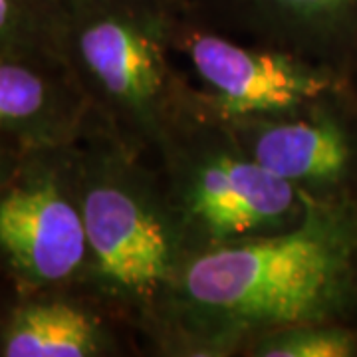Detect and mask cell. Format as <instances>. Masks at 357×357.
Returning <instances> with one entry per match:
<instances>
[{
  "instance_id": "6da1fadb",
  "label": "cell",
  "mask_w": 357,
  "mask_h": 357,
  "mask_svg": "<svg viewBox=\"0 0 357 357\" xmlns=\"http://www.w3.org/2000/svg\"><path fill=\"white\" fill-rule=\"evenodd\" d=\"M187 337L203 349L298 324L357 314V191L312 197L290 229L206 248L169 288Z\"/></svg>"
},
{
  "instance_id": "7a4b0ae2",
  "label": "cell",
  "mask_w": 357,
  "mask_h": 357,
  "mask_svg": "<svg viewBox=\"0 0 357 357\" xmlns=\"http://www.w3.org/2000/svg\"><path fill=\"white\" fill-rule=\"evenodd\" d=\"M89 256L105 290L143 306L169 292L185 264V230L173 203L129 157L109 155L82 197Z\"/></svg>"
},
{
  "instance_id": "3957f363",
  "label": "cell",
  "mask_w": 357,
  "mask_h": 357,
  "mask_svg": "<svg viewBox=\"0 0 357 357\" xmlns=\"http://www.w3.org/2000/svg\"><path fill=\"white\" fill-rule=\"evenodd\" d=\"M173 159V208L187 241L197 238L203 250L290 229L312 199L258 165L229 133Z\"/></svg>"
},
{
  "instance_id": "277c9868",
  "label": "cell",
  "mask_w": 357,
  "mask_h": 357,
  "mask_svg": "<svg viewBox=\"0 0 357 357\" xmlns=\"http://www.w3.org/2000/svg\"><path fill=\"white\" fill-rule=\"evenodd\" d=\"M163 18L143 6H89L77 52L93 84L131 133L169 143L177 128V84L167 62Z\"/></svg>"
},
{
  "instance_id": "5b68a950",
  "label": "cell",
  "mask_w": 357,
  "mask_h": 357,
  "mask_svg": "<svg viewBox=\"0 0 357 357\" xmlns=\"http://www.w3.org/2000/svg\"><path fill=\"white\" fill-rule=\"evenodd\" d=\"M178 46L222 121L300 115L344 93L337 74L294 54L246 48L206 32H187Z\"/></svg>"
},
{
  "instance_id": "8992f818",
  "label": "cell",
  "mask_w": 357,
  "mask_h": 357,
  "mask_svg": "<svg viewBox=\"0 0 357 357\" xmlns=\"http://www.w3.org/2000/svg\"><path fill=\"white\" fill-rule=\"evenodd\" d=\"M340 96L290 117L225 119L227 133L258 165L310 197L356 192L357 128L335 105Z\"/></svg>"
},
{
  "instance_id": "52a82bcc",
  "label": "cell",
  "mask_w": 357,
  "mask_h": 357,
  "mask_svg": "<svg viewBox=\"0 0 357 357\" xmlns=\"http://www.w3.org/2000/svg\"><path fill=\"white\" fill-rule=\"evenodd\" d=\"M0 250L28 280L70 278L89 255L82 204L52 178L16 185L0 199Z\"/></svg>"
},
{
  "instance_id": "ba28073f",
  "label": "cell",
  "mask_w": 357,
  "mask_h": 357,
  "mask_svg": "<svg viewBox=\"0 0 357 357\" xmlns=\"http://www.w3.org/2000/svg\"><path fill=\"white\" fill-rule=\"evenodd\" d=\"M100 326L86 312L68 304L28 306L8 328L4 356L88 357L102 351Z\"/></svg>"
},
{
  "instance_id": "9c48e42d",
  "label": "cell",
  "mask_w": 357,
  "mask_h": 357,
  "mask_svg": "<svg viewBox=\"0 0 357 357\" xmlns=\"http://www.w3.org/2000/svg\"><path fill=\"white\" fill-rule=\"evenodd\" d=\"M266 24L288 36L330 42L357 22V0H248Z\"/></svg>"
},
{
  "instance_id": "30bf717a",
  "label": "cell",
  "mask_w": 357,
  "mask_h": 357,
  "mask_svg": "<svg viewBox=\"0 0 357 357\" xmlns=\"http://www.w3.org/2000/svg\"><path fill=\"white\" fill-rule=\"evenodd\" d=\"M258 357H354L357 330L349 321L298 324L260 335L252 344Z\"/></svg>"
},
{
  "instance_id": "8fae6325",
  "label": "cell",
  "mask_w": 357,
  "mask_h": 357,
  "mask_svg": "<svg viewBox=\"0 0 357 357\" xmlns=\"http://www.w3.org/2000/svg\"><path fill=\"white\" fill-rule=\"evenodd\" d=\"M54 114V91L34 70L0 60V129L38 128Z\"/></svg>"
},
{
  "instance_id": "7c38bea8",
  "label": "cell",
  "mask_w": 357,
  "mask_h": 357,
  "mask_svg": "<svg viewBox=\"0 0 357 357\" xmlns=\"http://www.w3.org/2000/svg\"><path fill=\"white\" fill-rule=\"evenodd\" d=\"M28 18V0H0V40L10 38Z\"/></svg>"
},
{
  "instance_id": "4fadbf2b",
  "label": "cell",
  "mask_w": 357,
  "mask_h": 357,
  "mask_svg": "<svg viewBox=\"0 0 357 357\" xmlns=\"http://www.w3.org/2000/svg\"><path fill=\"white\" fill-rule=\"evenodd\" d=\"M64 2H72V4H77V6H93L98 2H103V0H64Z\"/></svg>"
}]
</instances>
